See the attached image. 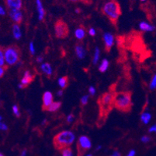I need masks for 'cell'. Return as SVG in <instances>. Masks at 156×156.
<instances>
[{
    "mask_svg": "<svg viewBox=\"0 0 156 156\" xmlns=\"http://www.w3.org/2000/svg\"><path fill=\"white\" fill-rule=\"evenodd\" d=\"M115 94H116L115 90H110V91L103 93L98 98L99 117L97 120V126L99 127H101L104 125L108 118V116L114 108Z\"/></svg>",
    "mask_w": 156,
    "mask_h": 156,
    "instance_id": "1",
    "label": "cell"
},
{
    "mask_svg": "<svg viewBox=\"0 0 156 156\" xmlns=\"http://www.w3.org/2000/svg\"><path fill=\"white\" fill-rule=\"evenodd\" d=\"M132 92L130 91H120L116 92L114 97V108L122 112H130L133 106Z\"/></svg>",
    "mask_w": 156,
    "mask_h": 156,
    "instance_id": "2",
    "label": "cell"
},
{
    "mask_svg": "<svg viewBox=\"0 0 156 156\" xmlns=\"http://www.w3.org/2000/svg\"><path fill=\"white\" fill-rule=\"evenodd\" d=\"M102 12L110 20L113 25L115 27L117 25L119 17L121 15L122 12L120 4L117 0H110L105 3L102 9Z\"/></svg>",
    "mask_w": 156,
    "mask_h": 156,
    "instance_id": "3",
    "label": "cell"
},
{
    "mask_svg": "<svg viewBox=\"0 0 156 156\" xmlns=\"http://www.w3.org/2000/svg\"><path fill=\"white\" fill-rule=\"evenodd\" d=\"M75 141V134L71 131H62L55 135L53 138L54 147L58 151H62L69 148Z\"/></svg>",
    "mask_w": 156,
    "mask_h": 156,
    "instance_id": "4",
    "label": "cell"
},
{
    "mask_svg": "<svg viewBox=\"0 0 156 156\" xmlns=\"http://www.w3.org/2000/svg\"><path fill=\"white\" fill-rule=\"evenodd\" d=\"M5 61L8 66L17 63L21 58V50L16 45H11L4 48Z\"/></svg>",
    "mask_w": 156,
    "mask_h": 156,
    "instance_id": "5",
    "label": "cell"
},
{
    "mask_svg": "<svg viewBox=\"0 0 156 156\" xmlns=\"http://www.w3.org/2000/svg\"><path fill=\"white\" fill-rule=\"evenodd\" d=\"M55 31L56 38L60 39H65L68 38L69 34V26L63 20L60 19L55 22Z\"/></svg>",
    "mask_w": 156,
    "mask_h": 156,
    "instance_id": "6",
    "label": "cell"
},
{
    "mask_svg": "<svg viewBox=\"0 0 156 156\" xmlns=\"http://www.w3.org/2000/svg\"><path fill=\"white\" fill-rule=\"evenodd\" d=\"M91 148V141L86 136H81L77 142V156H84Z\"/></svg>",
    "mask_w": 156,
    "mask_h": 156,
    "instance_id": "7",
    "label": "cell"
},
{
    "mask_svg": "<svg viewBox=\"0 0 156 156\" xmlns=\"http://www.w3.org/2000/svg\"><path fill=\"white\" fill-rule=\"evenodd\" d=\"M34 75H32L30 74V71H26L25 74H24L23 77V79L21 80V83L19 85V87L20 88H27L31 82H32L34 80Z\"/></svg>",
    "mask_w": 156,
    "mask_h": 156,
    "instance_id": "8",
    "label": "cell"
},
{
    "mask_svg": "<svg viewBox=\"0 0 156 156\" xmlns=\"http://www.w3.org/2000/svg\"><path fill=\"white\" fill-rule=\"evenodd\" d=\"M53 103V95L51 92L47 91L43 94V105H42V109L44 111H47V108L50 106Z\"/></svg>",
    "mask_w": 156,
    "mask_h": 156,
    "instance_id": "9",
    "label": "cell"
},
{
    "mask_svg": "<svg viewBox=\"0 0 156 156\" xmlns=\"http://www.w3.org/2000/svg\"><path fill=\"white\" fill-rule=\"evenodd\" d=\"M103 39H104L105 42V51L106 52H110L112 48V46L113 45V41H114L113 36L111 34L106 33L103 35Z\"/></svg>",
    "mask_w": 156,
    "mask_h": 156,
    "instance_id": "10",
    "label": "cell"
},
{
    "mask_svg": "<svg viewBox=\"0 0 156 156\" xmlns=\"http://www.w3.org/2000/svg\"><path fill=\"white\" fill-rule=\"evenodd\" d=\"M9 16H10L12 21L16 23V24H20L22 23L23 15L20 10H9Z\"/></svg>",
    "mask_w": 156,
    "mask_h": 156,
    "instance_id": "11",
    "label": "cell"
},
{
    "mask_svg": "<svg viewBox=\"0 0 156 156\" xmlns=\"http://www.w3.org/2000/svg\"><path fill=\"white\" fill-rule=\"evenodd\" d=\"M5 2L9 10H20L22 8V0H5Z\"/></svg>",
    "mask_w": 156,
    "mask_h": 156,
    "instance_id": "12",
    "label": "cell"
},
{
    "mask_svg": "<svg viewBox=\"0 0 156 156\" xmlns=\"http://www.w3.org/2000/svg\"><path fill=\"white\" fill-rule=\"evenodd\" d=\"M76 52L78 58L82 59L86 56V51H85L83 45L82 44H76Z\"/></svg>",
    "mask_w": 156,
    "mask_h": 156,
    "instance_id": "13",
    "label": "cell"
},
{
    "mask_svg": "<svg viewBox=\"0 0 156 156\" xmlns=\"http://www.w3.org/2000/svg\"><path fill=\"white\" fill-rule=\"evenodd\" d=\"M37 3V7L38 13H39V20L40 21H42L44 19L45 15L43 5H42V2L41 0H36Z\"/></svg>",
    "mask_w": 156,
    "mask_h": 156,
    "instance_id": "14",
    "label": "cell"
},
{
    "mask_svg": "<svg viewBox=\"0 0 156 156\" xmlns=\"http://www.w3.org/2000/svg\"><path fill=\"white\" fill-rule=\"evenodd\" d=\"M41 70L48 77H51L52 74L51 67L49 63H44L41 65Z\"/></svg>",
    "mask_w": 156,
    "mask_h": 156,
    "instance_id": "15",
    "label": "cell"
},
{
    "mask_svg": "<svg viewBox=\"0 0 156 156\" xmlns=\"http://www.w3.org/2000/svg\"><path fill=\"white\" fill-rule=\"evenodd\" d=\"M58 84L62 90L65 89L68 87V85H69V77L68 76L62 77L58 81Z\"/></svg>",
    "mask_w": 156,
    "mask_h": 156,
    "instance_id": "16",
    "label": "cell"
},
{
    "mask_svg": "<svg viewBox=\"0 0 156 156\" xmlns=\"http://www.w3.org/2000/svg\"><path fill=\"white\" fill-rule=\"evenodd\" d=\"M12 32H13V35L14 38L16 39H20L21 37V32H20V29L19 24H14L12 26Z\"/></svg>",
    "mask_w": 156,
    "mask_h": 156,
    "instance_id": "17",
    "label": "cell"
},
{
    "mask_svg": "<svg viewBox=\"0 0 156 156\" xmlns=\"http://www.w3.org/2000/svg\"><path fill=\"white\" fill-rule=\"evenodd\" d=\"M139 27H140L141 30L144 31H152L154 30V28L153 26L150 25L149 24H147V23L145 22H141L140 24V25H139Z\"/></svg>",
    "mask_w": 156,
    "mask_h": 156,
    "instance_id": "18",
    "label": "cell"
},
{
    "mask_svg": "<svg viewBox=\"0 0 156 156\" xmlns=\"http://www.w3.org/2000/svg\"><path fill=\"white\" fill-rule=\"evenodd\" d=\"M75 34H76V37L78 39L82 41L86 36V31H85L84 28H78L75 32Z\"/></svg>",
    "mask_w": 156,
    "mask_h": 156,
    "instance_id": "19",
    "label": "cell"
},
{
    "mask_svg": "<svg viewBox=\"0 0 156 156\" xmlns=\"http://www.w3.org/2000/svg\"><path fill=\"white\" fill-rule=\"evenodd\" d=\"M62 105V102L60 101H56V102H53L50 106L48 107L47 108V111H49V112H55L59 108L61 107Z\"/></svg>",
    "mask_w": 156,
    "mask_h": 156,
    "instance_id": "20",
    "label": "cell"
},
{
    "mask_svg": "<svg viewBox=\"0 0 156 156\" xmlns=\"http://www.w3.org/2000/svg\"><path fill=\"white\" fill-rule=\"evenodd\" d=\"M151 114L148 113V112H144V113L141 114V120L144 124H148V122H149L150 120H151Z\"/></svg>",
    "mask_w": 156,
    "mask_h": 156,
    "instance_id": "21",
    "label": "cell"
},
{
    "mask_svg": "<svg viewBox=\"0 0 156 156\" xmlns=\"http://www.w3.org/2000/svg\"><path fill=\"white\" fill-rule=\"evenodd\" d=\"M109 66V62L108 60L103 59V62L101 63V65L100 66V68H99V70L101 73H104L106 70V69L108 68Z\"/></svg>",
    "mask_w": 156,
    "mask_h": 156,
    "instance_id": "22",
    "label": "cell"
},
{
    "mask_svg": "<svg viewBox=\"0 0 156 156\" xmlns=\"http://www.w3.org/2000/svg\"><path fill=\"white\" fill-rule=\"evenodd\" d=\"M5 57H4V48L0 45V67L5 66Z\"/></svg>",
    "mask_w": 156,
    "mask_h": 156,
    "instance_id": "23",
    "label": "cell"
},
{
    "mask_svg": "<svg viewBox=\"0 0 156 156\" xmlns=\"http://www.w3.org/2000/svg\"><path fill=\"white\" fill-rule=\"evenodd\" d=\"M149 88L151 90L156 89V74L153 76L152 79H151V82H150Z\"/></svg>",
    "mask_w": 156,
    "mask_h": 156,
    "instance_id": "24",
    "label": "cell"
},
{
    "mask_svg": "<svg viewBox=\"0 0 156 156\" xmlns=\"http://www.w3.org/2000/svg\"><path fill=\"white\" fill-rule=\"evenodd\" d=\"M62 156H73L72 149L70 148H67L62 150Z\"/></svg>",
    "mask_w": 156,
    "mask_h": 156,
    "instance_id": "25",
    "label": "cell"
},
{
    "mask_svg": "<svg viewBox=\"0 0 156 156\" xmlns=\"http://www.w3.org/2000/svg\"><path fill=\"white\" fill-rule=\"evenodd\" d=\"M100 58V50L99 48H96V51H95V56H94V59H93V63L96 64V63L98 62V59Z\"/></svg>",
    "mask_w": 156,
    "mask_h": 156,
    "instance_id": "26",
    "label": "cell"
},
{
    "mask_svg": "<svg viewBox=\"0 0 156 156\" xmlns=\"http://www.w3.org/2000/svg\"><path fill=\"white\" fill-rule=\"evenodd\" d=\"M12 111H13V112H14V114L16 115V116L20 117V113L19 108H18L17 105H13V106H12Z\"/></svg>",
    "mask_w": 156,
    "mask_h": 156,
    "instance_id": "27",
    "label": "cell"
},
{
    "mask_svg": "<svg viewBox=\"0 0 156 156\" xmlns=\"http://www.w3.org/2000/svg\"><path fill=\"white\" fill-rule=\"evenodd\" d=\"M150 141H151V137H148V136H144V137H141V141L144 143L149 142Z\"/></svg>",
    "mask_w": 156,
    "mask_h": 156,
    "instance_id": "28",
    "label": "cell"
},
{
    "mask_svg": "<svg viewBox=\"0 0 156 156\" xmlns=\"http://www.w3.org/2000/svg\"><path fill=\"white\" fill-rule=\"evenodd\" d=\"M88 96H83V98H82V99H81V103H82V105H85L87 104L88 102Z\"/></svg>",
    "mask_w": 156,
    "mask_h": 156,
    "instance_id": "29",
    "label": "cell"
},
{
    "mask_svg": "<svg viewBox=\"0 0 156 156\" xmlns=\"http://www.w3.org/2000/svg\"><path fill=\"white\" fill-rule=\"evenodd\" d=\"M4 74H5V70H4L3 67H0V78H2L3 77Z\"/></svg>",
    "mask_w": 156,
    "mask_h": 156,
    "instance_id": "30",
    "label": "cell"
},
{
    "mask_svg": "<svg viewBox=\"0 0 156 156\" xmlns=\"http://www.w3.org/2000/svg\"><path fill=\"white\" fill-rule=\"evenodd\" d=\"M30 52L31 54H34V45H33V42H31L30 44Z\"/></svg>",
    "mask_w": 156,
    "mask_h": 156,
    "instance_id": "31",
    "label": "cell"
},
{
    "mask_svg": "<svg viewBox=\"0 0 156 156\" xmlns=\"http://www.w3.org/2000/svg\"><path fill=\"white\" fill-rule=\"evenodd\" d=\"M95 92H96L95 88H93V87H90V88H89V93H90V94H91V95H94Z\"/></svg>",
    "mask_w": 156,
    "mask_h": 156,
    "instance_id": "32",
    "label": "cell"
},
{
    "mask_svg": "<svg viewBox=\"0 0 156 156\" xmlns=\"http://www.w3.org/2000/svg\"><path fill=\"white\" fill-rule=\"evenodd\" d=\"M149 132L150 133H152V132L156 133V124H155V125L152 126V127H151V128L149 129Z\"/></svg>",
    "mask_w": 156,
    "mask_h": 156,
    "instance_id": "33",
    "label": "cell"
},
{
    "mask_svg": "<svg viewBox=\"0 0 156 156\" xmlns=\"http://www.w3.org/2000/svg\"><path fill=\"white\" fill-rule=\"evenodd\" d=\"M89 34H90L91 36H95L96 32H95V30L93 29V28H90V30H89Z\"/></svg>",
    "mask_w": 156,
    "mask_h": 156,
    "instance_id": "34",
    "label": "cell"
},
{
    "mask_svg": "<svg viewBox=\"0 0 156 156\" xmlns=\"http://www.w3.org/2000/svg\"><path fill=\"white\" fill-rule=\"evenodd\" d=\"M0 130H5V131H6L7 127L5 125V124H2L0 123Z\"/></svg>",
    "mask_w": 156,
    "mask_h": 156,
    "instance_id": "35",
    "label": "cell"
},
{
    "mask_svg": "<svg viewBox=\"0 0 156 156\" xmlns=\"http://www.w3.org/2000/svg\"><path fill=\"white\" fill-rule=\"evenodd\" d=\"M5 10H3V8L0 6V15H1V16H4V15H5Z\"/></svg>",
    "mask_w": 156,
    "mask_h": 156,
    "instance_id": "36",
    "label": "cell"
},
{
    "mask_svg": "<svg viewBox=\"0 0 156 156\" xmlns=\"http://www.w3.org/2000/svg\"><path fill=\"white\" fill-rule=\"evenodd\" d=\"M134 155H135V151H134V150L130 151V152L128 153V154H127V156H134Z\"/></svg>",
    "mask_w": 156,
    "mask_h": 156,
    "instance_id": "37",
    "label": "cell"
},
{
    "mask_svg": "<svg viewBox=\"0 0 156 156\" xmlns=\"http://www.w3.org/2000/svg\"><path fill=\"white\" fill-rule=\"evenodd\" d=\"M70 2H86V0H69Z\"/></svg>",
    "mask_w": 156,
    "mask_h": 156,
    "instance_id": "38",
    "label": "cell"
},
{
    "mask_svg": "<svg viewBox=\"0 0 156 156\" xmlns=\"http://www.w3.org/2000/svg\"><path fill=\"white\" fill-rule=\"evenodd\" d=\"M72 119H73V115H72V114H71V115H69V116L68 117V122L70 123L71 121H72Z\"/></svg>",
    "mask_w": 156,
    "mask_h": 156,
    "instance_id": "39",
    "label": "cell"
},
{
    "mask_svg": "<svg viewBox=\"0 0 156 156\" xmlns=\"http://www.w3.org/2000/svg\"><path fill=\"white\" fill-rule=\"evenodd\" d=\"M42 60H43V58H42V57H41V56L37 57V61L38 63H41Z\"/></svg>",
    "mask_w": 156,
    "mask_h": 156,
    "instance_id": "40",
    "label": "cell"
},
{
    "mask_svg": "<svg viewBox=\"0 0 156 156\" xmlns=\"http://www.w3.org/2000/svg\"><path fill=\"white\" fill-rule=\"evenodd\" d=\"M111 156H121V155H120V153L117 152H117H114V153H113V154H112Z\"/></svg>",
    "mask_w": 156,
    "mask_h": 156,
    "instance_id": "41",
    "label": "cell"
},
{
    "mask_svg": "<svg viewBox=\"0 0 156 156\" xmlns=\"http://www.w3.org/2000/svg\"><path fill=\"white\" fill-rule=\"evenodd\" d=\"M58 95H62V91H59V92L58 93Z\"/></svg>",
    "mask_w": 156,
    "mask_h": 156,
    "instance_id": "42",
    "label": "cell"
},
{
    "mask_svg": "<svg viewBox=\"0 0 156 156\" xmlns=\"http://www.w3.org/2000/svg\"><path fill=\"white\" fill-rule=\"evenodd\" d=\"M0 156H4V155L2 154H1V153H0Z\"/></svg>",
    "mask_w": 156,
    "mask_h": 156,
    "instance_id": "43",
    "label": "cell"
},
{
    "mask_svg": "<svg viewBox=\"0 0 156 156\" xmlns=\"http://www.w3.org/2000/svg\"><path fill=\"white\" fill-rule=\"evenodd\" d=\"M141 1H142V2H144V1H146V0H141Z\"/></svg>",
    "mask_w": 156,
    "mask_h": 156,
    "instance_id": "44",
    "label": "cell"
},
{
    "mask_svg": "<svg viewBox=\"0 0 156 156\" xmlns=\"http://www.w3.org/2000/svg\"><path fill=\"white\" fill-rule=\"evenodd\" d=\"M87 156H92V155H91V154H88Z\"/></svg>",
    "mask_w": 156,
    "mask_h": 156,
    "instance_id": "45",
    "label": "cell"
},
{
    "mask_svg": "<svg viewBox=\"0 0 156 156\" xmlns=\"http://www.w3.org/2000/svg\"><path fill=\"white\" fill-rule=\"evenodd\" d=\"M2 120V117L0 116V120Z\"/></svg>",
    "mask_w": 156,
    "mask_h": 156,
    "instance_id": "46",
    "label": "cell"
}]
</instances>
